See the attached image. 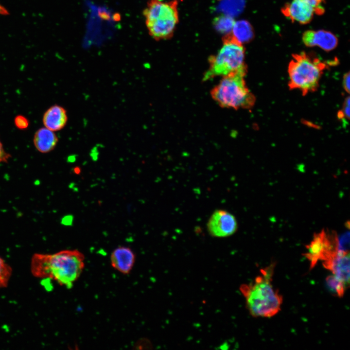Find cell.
I'll list each match as a JSON object with an SVG mask.
<instances>
[{
	"mask_svg": "<svg viewBox=\"0 0 350 350\" xmlns=\"http://www.w3.org/2000/svg\"><path fill=\"white\" fill-rule=\"evenodd\" d=\"M326 282L331 292L339 298L343 296L347 287L342 281L332 275L327 277Z\"/></svg>",
	"mask_w": 350,
	"mask_h": 350,
	"instance_id": "17",
	"label": "cell"
},
{
	"mask_svg": "<svg viewBox=\"0 0 350 350\" xmlns=\"http://www.w3.org/2000/svg\"><path fill=\"white\" fill-rule=\"evenodd\" d=\"M222 42V47L217 53L209 58V67L204 74L203 81L216 76L223 77L237 71L247 70L243 44L231 33L224 35Z\"/></svg>",
	"mask_w": 350,
	"mask_h": 350,
	"instance_id": "5",
	"label": "cell"
},
{
	"mask_svg": "<svg viewBox=\"0 0 350 350\" xmlns=\"http://www.w3.org/2000/svg\"><path fill=\"white\" fill-rule=\"evenodd\" d=\"M320 0V1H321L322 2L323 0Z\"/></svg>",
	"mask_w": 350,
	"mask_h": 350,
	"instance_id": "25",
	"label": "cell"
},
{
	"mask_svg": "<svg viewBox=\"0 0 350 350\" xmlns=\"http://www.w3.org/2000/svg\"><path fill=\"white\" fill-rule=\"evenodd\" d=\"M235 21L230 16L221 15L213 19L212 23L218 32L225 35L231 33Z\"/></svg>",
	"mask_w": 350,
	"mask_h": 350,
	"instance_id": "16",
	"label": "cell"
},
{
	"mask_svg": "<svg viewBox=\"0 0 350 350\" xmlns=\"http://www.w3.org/2000/svg\"><path fill=\"white\" fill-rule=\"evenodd\" d=\"M136 261V255L129 247L121 246L112 252L110 264L113 268L123 275L129 274L132 270Z\"/></svg>",
	"mask_w": 350,
	"mask_h": 350,
	"instance_id": "11",
	"label": "cell"
},
{
	"mask_svg": "<svg viewBox=\"0 0 350 350\" xmlns=\"http://www.w3.org/2000/svg\"><path fill=\"white\" fill-rule=\"evenodd\" d=\"M336 234L327 233L324 230L315 234L310 244L306 246L304 254L309 260L310 269L313 268L319 261H325L338 254Z\"/></svg>",
	"mask_w": 350,
	"mask_h": 350,
	"instance_id": "7",
	"label": "cell"
},
{
	"mask_svg": "<svg viewBox=\"0 0 350 350\" xmlns=\"http://www.w3.org/2000/svg\"><path fill=\"white\" fill-rule=\"evenodd\" d=\"M11 273V268L0 258V288L7 285Z\"/></svg>",
	"mask_w": 350,
	"mask_h": 350,
	"instance_id": "19",
	"label": "cell"
},
{
	"mask_svg": "<svg viewBox=\"0 0 350 350\" xmlns=\"http://www.w3.org/2000/svg\"><path fill=\"white\" fill-rule=\"evenodd\" d=\"M231 33L242 44L250 42L254 35L252 25L245 20L235 21Z\"/></svg>",
	"mask_w": 350,
	"mask_h": 350,
	"instance_id": "15",
	"label": "cell"
},
{
	"mask_svg": "<svg viewBox=\"0 0 350 350\" xmlns=\"http://www.w3.org/2000/svg\"><path fill=\"white\" fill-rule=\"evenodd\" d=\"M350 97H347L343 104L342 109L339 111L337 115L338 119L342 121L345 124H348L350 119Z\"/></svg>",
	"mask_w": 350,
	"mask_h": 350,
	"instance_id": "20",
	"label": "cell"
},
{
	"mask_svg": "<svg viewBox=\"0 0 350 350\" xmlns=\"http://www.w3.org/2000/svg\"><path fill=\"white\" fill-rule=\"evenodd\" d=\"M10 157L11 155L4 150L0 140V163L7 162Z\"/></svg>",
	"mask_w": 350,
	"mask_h": 350,
	"instance_id": "22",
	"label": "cell"
},
{
	"mask_svg": "<svg viewBox=\"0 0 350 350\" xmlns=\"http://www.w3.org/2000/svg\"><path fill=\"white\" fill-rule=\"evenodd\" d=\"M179 0H149L143 14L149 35L157 41L171 39L179 22Z\"/></svg>",
	"mask_w": 350,
	"mask_h": 350,
	"instance_id": "3",
	"label": "cell"
},
{
	"mask_svg": "<svg viewBox=\"0 0 350 350\" xmlns=\"http://www.w3.org/2000/svg\"><path fill=\"white\" fill-rule=\"evenodd\" d=\"M58 141V137L54 132L45 127L38 129L33 139L35 148L42 153H47L53 150Z\"/></svg>",
	"mask_w": 350,
	"mask_h": 350,
	"instance_id": "14",
	"label": "cell"
},
{
	"mask_svg": "<svg viewBox=\"0 0 350 350\" xmlns=\"http://www.w3.org/2000/svg\"><path fill=\"white\" fill-rule=\"evenodd\" d=\"M350 74L349 72L345 73L343 78V87L345 91L349 93L350 92Z\"/></svg>",
	"mask_w": 350,
	"mask_h": 350,
	"instance_id": "23",
	"label": "cell"
},
{
	"mask_svg": "<svg viewBox=\"0 0 350 350\" xmlns=\"http://www.w3.org/2000/svg\"><path fill=\"white\" fill-rule=\"evenodd\" d=\"M274 266L272 263L262 269L254 281L243 284L240 288L246 307L253 316L270 317L280 310L282 297L272 283Z\"/></svg>",
	"mask_w": 350,
	"mask_h": 350,
	"instance_id": "2",
	"label": "cell"
},
{
	"mask_svg": "<svg viewBox=\"0 0 350 350\" xmlns=\"http://www.w3.org/2000/svg\"><path fill=\"white\" fill-rule=\"evenodd\" d=\"M68 120L66 110L62 106L55 105L49 108L43 116L45 127L55 132L62 129Z\"/></svg>",
	"mask_w": 350,
	"mask_h": 350,
	"instance_id": "13",
	"label": "cell"
},
{
	"mask_svg": "<svg viewBox=\"0 0 350 350\" xmlns=\"http://www.w3.org/2000/svg\"><path fill=\"white\" fill-rule=\"evenodd\" d=\"M337 253L343 255L350 253V232L346 231L337 237Z\"/></svg>",
	"mask_w": 350,
	"mask_h": 350,
	"instance_id": "18",
	"label": "cell"
},
{
	"mask_svg": "<svg viewBox=\"0 0 350 350\" xmlns=\"http://www.w3.org/2000/svg\"><path fill=\"white\" fill-rule=\"evenodd\" d=\"M319 0H293L285 4L281 11L286 17L293 22L301 24L310 23L314 14L321 15L324 9Z\"/></svg>",
	"mask_w": 350,
	"mask_h": 350,
	"instance_id": "8",
	"label": "cell"
},
{
	"mask_svg": "<svg viewBox=\"0 0 350 350\" xmlns=\"http://www.w3.org/2000/svg\"><path fill=\"white\" fill-rule=\"evenodd\" d=\"M350 253L337 254L323 261V266L342 281L348 288L350 284Z\"/></svg>",
	"mask_w": 350,
	"mask_h": 350,
	"instance_id": "12",
	"label": "cell"
},
{
	"mask_svg": "<svg viewBox=\"0 0 350 350\" xmlns=\"http://www.w3.org/2000/svg\"><path fill=\"white\" fill-rule=\"evenodd\" d=\"M15 126L18 129L24 130L28 128L29 125V121L25 117L18 115L14 119Z\"/></svg>",
	"mask_w": 350,
	"mask_h": 350,
	"instance_id": "21",
	"label": "cell"
},
{
	"mask_svg": "<svg viewBox=\"0 0 350 350\" xmlns=\"http://www.w3.org/2000/svg\"><path fill=\"white\" fill-rule=\"evenodd\" d=\"M302 39L307 47L318 46L327 52L332 51L338 44L337 37L332 32L324 30H307L303 34Z\"/></svg>",
	"mask_w": 350,
	"mask_h": 350,
	"instance_id": "10",
	"label": "cell"
},
{
	"mask_svg": "<svg viewBox=\"0 0 350 350\" xmlns=\"http://www.w3.org/2000/svg\"><path fill=\"white\" fill-rule=\"evenodd\" d=\"M209 234L214 237L225 238L231 236L238 229L235 217L223 210H215L210 215L207 223Z\"/></svg>",
	"mask_w": 350,
	"mask_h": 350,
	"instance_id": "9",
	"label": "cell"
},
{
	"mask_svg": "<svg viewBox=\"0 0 350 350\" xmlns=\"http://www.w3.org/2000/svg\"><path fill=\"white\" fill-rule=\"evenodd\" d=\"M247 70L239 71L223 76L210 91L213 99L221 107L249 109L255 97L247 88L245 76Z\"/></svg>",
	"mask_w": 350,
	"mask_h": 350,
	"instance_id": "6",
	"label": "cell"
},
{
	"mask_svg": "<svg viewBox=\"0 0 350 350\" xmlns=\"http://www.w3.org/2000/svg\"><path fill=\"white\" fill-rule=\"evenodd\" d=\"M9 11L1 4H0V15H8Z\"/></svg>",
	"mask_w": 350,
	"mask_h": 350,
	"instance_id": "24",
	"label": "cell"
},
{
	"mask_svg": "<svg viewBox=\"0 0 350 350\" xmlns=\"http://www.w3.org/2000/svg\"><path fill=\"white\" fill-rule=\"evenodd\" d=\"M327 67L314 55L305 52L293 54L288 67L290 89L299 90L303 95L315 91Z\"/></svg>",
	"mask_w": 350,
	"mask_h": 350,
	"instance_id": "4",
	"label": "cell"
},
{
	"mask_svg": "<svg viewBox=\"0 0 350 350\" xmlns=\"http://www.w3.org/2000/svg\"><path fill=\"white\" fill-rule=\"evenodd\" d=\"M84 255L77 249H68L53 254H35L31 272L40 278H50L70 288L81 276L85 266Z\"/></svg>",
	"mask_w": 350,
	"mask_h": 350,
	"instance_id": "1",
	"label": "cell"
}]
</instances>
